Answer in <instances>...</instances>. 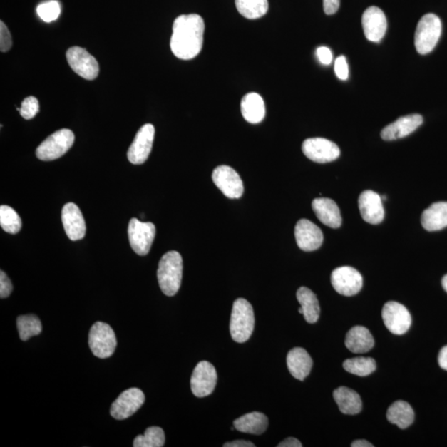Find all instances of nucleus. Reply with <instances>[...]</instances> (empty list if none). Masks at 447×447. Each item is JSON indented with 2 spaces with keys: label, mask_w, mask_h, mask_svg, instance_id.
I'll list each match as a JSON object with an SVG mask.
<instances>
[{
  "label": "nucleus",
  "mask_w": 447,
  "mask_h": 447,
  "mask_svg": "<svg viewBox=\"0 0 447 447\" xmlns=\"http://www.w3.org/2000/svg\"><path fill=\"white\" fill-rule=\"evenodd\" d=\"M438 364L441 369L447 371V346L441 349L438 356Z\"/></svg>",
  "instance_id": "obj_43"
},
{
  "label": "nucleus",
  "mask_w": 447,
  "mask_h": 447,
  "mask_svg": "<svg viewBox=\"0 0 447 447\" xmlns=\"http://www.w3.org/2000/svg\"><path fill=\"white\" fill-rule=\"evenodd\" d=\"M302 152L310 160L318 163L335 161L340 156V148L323 138H308L302 143Z\"/></svg>",
  "instance_id": "obj_8"
},
{
  "label": "nucleus",
  "mask_w": 447,
  "mask_h": 447,
  "mask_svg": "<svg viewBox=\"0 0 447 447\" xmlns=\"http://www.w3.org/2000/svg\"><path fill=\"white\" fill-rule=\"evenodd\" d=\"M298 311H299L300 314H302L303 311H302V307H300L299 310H298Z\"/></svg>",
  "instance_id": "obj_47"
},
{
  "label": "nucleus",
  "mask_w": 447,
  "mask_h": 447,
  "mask_svg": "<svg viewBox=\"0 0 447 447\" xmlns=\"http://www.w3.org/2000/svg\"><path fill=\"white\" fill-rule=\"evenodd\" d=\"M68 64L76 74L86 80H94L99 75V64L86 49L73 47L66 51Z\"/></svg>",
  "instance_id": "obj_12"
},
{
  "label": "nucleus",
  "mask_w": 447,
  "mask_h": 447,
  "mask_svg": "<svg viewBox=\"0 0 447 447\" xmlns=\"http://www.w3.org/2000/svg\"><path fill=\"white\" fill-rule=\"evenodd\" d=\"M441 284H443L444 290L447 292V274L443 277Z\"/></svg>",
  "instance_id": "obj_46"
},
{
  "label": "nucleus",
  "mask_w": 447,
  "mask_h": 447,
  "mask_svg": "<svg viewBox=\"0 0 447 447\" xmlns=\"http://www.w3.org/2000/svg\"><path fill=\"white\" fill-rule=\"evenodd\" d=\"M19 337L22 341H28L31 337L38 336L43 330L42 322L34 315L20 316L17 319Z\"/></svg>",
  "instance_id": "obj_32"
},
{
  "label": "nucleus",
  "mask_w": 447,
  "mask_h": 447,
  "mask_svg": "<svg viewBox=\"0 0 447 447\" xmlns=\"http://www.w3.org/2000/svg\"><path fill=\"white\" fill-rule=\"evenodd\" d=\"M74 140L73 132L68 128H63L46 138L36 150V154L40 160H55L63 156L73 147Z\"/></svg>",
  "instance_id": "obj_5"
},
{
  "label": "nucleus",
  "mask_w": 447,
  "mask_h": 447,
  "mask_svg": "<svg viewBox=\"0 0 447 447\" xmlns=\"http://www.w3.org/2000/svg\"><path fill=\"white\" fill-rule=\"evenodd\" d=\"M183 258L177 251H169L162 257L158 269L159 286L164 294H178L183 279Z\"/></svg>",
  "instance_id": "obj_2"
},
{
  "label": "nucleus",
  "mask_w": 447,
  "mask_h": 447,
  "mask_svg": "<svg viewBox=\"0 0 447 447\" xmlns=\"http://www.w3.org/2000/svg\"><path fill=\"white\" fill-rule=\"evenodd\" d=\"M423 118L420 115H410L399 118L392 124L385 127L381 132V138L385 141L399 140L413 133L423 125Z\"/></svg>",
  "instance_id": "obj_20"
},
{
  "label": "nucleus",
  "mask_w": 447,
  "mask_h": 447,
  "mask_svg": "<svg viewBox=\"0 0 447 447\" xmlns=\"http://www.w3.org/2000/svg\"><path fill=\"white\" fill-rule=\"evenodd\" d=\"M217 383V369L208 361L200 362L194 369L191 388L195 396L204 398L214 391Z\"/></svg>",
  "instance_id": "obj_10"
},
{
  "label": "nucleus",
  "mask_w": 447,
  "mask_h": 447,
  "mask_svg": "<svg viewBox=\"0 0 447 447\" xmlns=\"http://www.w3.org/2000/svg\"><path fill=\"white\" fill-rule=\"evenodd\" d=\"M241 114L250 124H259L265 117V105L263 98L255 92L243 97L240 104Z\"/></svg>",
  "instance_id": "obj_24"
},
{
  "label": "nucleus",
  "mask_w": 447,
  "mask_h": 447,
  "mask_svg": "<svg viewBox=\"0 0 447 447\" xmlns=\"http://www.w3.org/2000/svg\"><path fill=\"white\" fill-rule=\"evenodd\" d=\"M374 346V337L366 327H354L347 333L346 346L354 354L367 353Z\"/></svg>",
  "instance_id": "obj_23"
},
{
  "label": "nucleus",
  "mask_w": 447,
  "mask_h": 447,
  "mask_svg": "<svg viewBox=\"0 0 447 447\" xmlns=\"http://www.w3.org/2000/svg\"><path fill=\"white\" fill-rule=\"evenodd\" d=\"M12 47V38L7 26L1 21L0 23V50L2 53L8 51Z\"/></svg>",
  "instance_id": "obj_37"
},
{
  "label": "nucleus",
  "mask_w": 447,
  "mask_h": 447,
  "mask_svg": "<svg viewBox=\"0 0 447 447\" xmlns=\"http://www.w3.org/2000/svg\"><path fill=\"white\" fill-rule=\"evenodd\" d=\"M313 212L324 225L333 229L340 227L342 218L337 204L329 198H317L312 202Z\"/></svg>",
  "instance_id": "obj_21"
},
{
  "label": "nucleus",
  "mask_w": 447,
  "mask_h": 447,
  "mask_svg": "<svg viewBox=\"0 0 447 447\" xmlns=\"http://www.w3.org/2000/svg\"><path fill=\"white\" fill-rule=\"evenodd\" d=\"M145 395L140 389H127L113 403L111 414L117 420L126 419L135 414L145 404Z\"/></svg>",
  "instance_id": "obj_13"
},
{
  "label": "nucleus",
  "mask_w": 447,
  "mask_h": 447,
  "mask_svg": "<svg viewBox=\"0 0 447 447\" xmlns=\"http://www.w3.org/2000/svg\"><path fill=\"white\" fill-rule=\"evenodd\" d=\"M255 314L250 303L239 298L234 302L230 323L231 337L237 343L249 340L255 328Z\"/></svg>",
  "instance_id": "obj_3"
},
{
  "label": "nucleus",
  "mask_w": 447,
  "mask_h": 447,
  "mask_svg": "<svg viewBox=\"0 0 447 447\" xmlns=\"http://www.w3.org/2000/svg\"><path fill=\"white\" fill-rule=\"evenodd\" d=\"M0 225L7 233L15 235L22 228V220L19 214L8 205L0 207Z\"/></svg>",
  "instance_id": "obj_34"
},
{
  "label": "nucleus",
  "mask_w": 447,
  "mask_h": 447,
  "mask_svg": "<svg viewBox=\"0 0 447 447\" xmlns=\"http://www.w3.org/2000/svg\"><path fill=\"white\" fill-rule=\"evenodd\" d=\"M235 6L243 17L257 19L264 16L269 10L268 0H235Z\"/></svg>",
  "instance_id": "obj_30"
},
{
  "label": "nucleus",
  "mask_w": 447,
  "mask_h": 447,
  "mask_svg": "<svg viewBox=\"0 0 447 447\" xmlns=\"http://www.w3.org/2000/svg\"><path fill=\"white\" fill-rule=\"evenodd\" d=\"M413 409L405 401L394 403L388 409L387 418L390 423L397 425L400 429L408 428L413 423Z\"/></svg>",
  "instance_id": "obj_29"
},
{
  "label": "nucleus",
  "mask_w": 447,
  "mask_h": 447,
  "mask_svg": "<svg viewBox=\"0 0 447 447\" xmlns=\"http://www.w3.org/2000/svg\"><path fill=\"white\" fill-rule=\"evenodd\" d=\"M312 364L310 354L304 349L296 347L287 354V368L292 376L301 381L309 375Z\"/></svg>",
  "instance_id": "obj_22"
},
{
  "label": "nucleus",
  "mask_w": 447,
  "mask_h": 447,
  "mask_svg": "<svg viewBox=\"0 0 447 447\" xmlns=\"http://www.w3.org/2000/svg\"><path fill=\"white\" fill-rule=\"evenodd\" d=\"M297 301L302 308V315L308 323H316L320 317V306L317 297L309 289L302 287L297 292Z\"/></svg>",
  "instance_id": "obj_28"
},
{
  "label": "nucleus",
  "mask_w": 447,
  "mask_h": 447,
  "mask_svg": "<svg viewBox=\"0 0 447 447\" xmlns=\"http://www.w3.org/2000/svg\"><path fill=\"white\" fill-rule=\"evenodd\" d=\"M268 426V418L265 414L260 412L245 414L234 422V428L240 433L254 435L263 434Z\"/></svg>",
  "instance_id": "obj_26"
},
{
  "label": "nucleus",
  "mask_w": 447,
  "mask_h": 447,
  "mask_svg": "<svg viewBox=\"0 0 447 447\" xmlns=\"http://www.w3.org/2000/svg\"><path fill=\"white\" fill-rule=\"evenodd\" d=\"M13 291V285L11 281L4 271L0 272V297L6 298Z\"/></svg>",
  "instance_id": "obj_39"
},
{
  "label": "nucleus",
  "mask_w": 447,
  "mask_h": 447,
  "mask_svg": "<svg viewBox=\"0 0 447 447\" xmlns=\"http://www.w3.org/2000/svg\"><path fill=\"white\" fill-rule=\"evenodd\" d=\"M155 135V128L151 124H147L140 128L128 148V159L133 164H143L147 160L150 154Z\"/></svg>",
  "instance_id": "obj_15"
},
{
  "label": "nucleus",
  "mask_w": 447,
  "mask_h": 447,
  "mask_svg": "<svg viewBox=\"0 0 447 447\" xmlns=\"http://www.w3.org/2000/svg\"><path fill=\"white\" fill-rule=\"evenodd\" d=\"M384 325L394 335H403L409 330L412 317L407 308L396 302L385 303L382 311Z\"/></svg>",
  "instance_id": "obj_11"
},
{
  "label": "nucleus",
  "mask_w": 447,
  "mask_h": 447,
  "mask_svg": "<svg viewBox=\"0 0 447 447\" xmlns=\"http://www.w3.org/2000/svg\"><path fill=\"white\" fill-rule=\"evenodd\" d=\"M317 56L318 60L323 65H330L332 61L333 56L332 51L327 47H320L317 49Z\"/></svg>",
  "instance_id": "obj_40"
},
{
  "label": "nucleus",
  "mask_w": 447,
  "mask_h": 447,
  "mask_svg": "<svg viewBox=\"0 0 447 447\" xmlns=\"http://www.w3.org/2000/svg\"><path fill=\"white\" fill-rule=\"evenodd\" d=\"M339 409L344 414L356 415L362 410L361 396L353 389L346 387H340L333 393Z\"/></svg>",
  "instance_id": "obj_27"
},
{
  "label": "nucleus",
  "mask_w": 447,
  "mask_h": 447,
  "mask_svg": "<svg viewBox=\"0 0 447 447\" xmlns=\"http://www.w3.org/2000/svg\"><path fill=\"white\" fill-rule=\"evenodd\" d=\"M341 0H323L324 12L327 15H332L340 8Z\"/></svg>",
  "instance_id": "obj_41"
},
{
  "label": "nucleus",
  "mask_w": 447,
  "mask_h": 447,
  "mask_svg": "<svg viewBox=\"0 0 447 447\" xmlns=\"http://www.w3.org/2000/svg\"><path fill=\"white\" fill-rule=\"evenodd\" d=\"M335 73L339 79L346 81L349 76V68L345 56H341L336 60Z\"/></svg>",
  "instance_id": "obj_38"
},
{
  "label": "nucleus",
  "mask_w": 447,
  "mask_h": 447,
  "mask_svg": "<svg viewBox=\"0 0 447 447\" xmlns=\"http://www.w3.org/2000/svg\"><path fill=\"white\" fill-rule=\"evenodd\" d=\"M295 238L298 247L307 252L319 249L324 239L321 229L306 219H302L297 223Z\"/></svg>",
  "instance_id": "obj_17"
},
{
  "label": "nucleus",
  "mask_w": 447,
  "mask_h": 447,
  "mask_svg": "<svg viewBox=\"0 0 447 447\" xmlns=\"http://www.w3.org/2000/svg\"><path fill=\"white\" fill-rule=\"evenodd\" d=\"M128 233L133 250L140 256L148 255L155 238V225L133 218L128 224Z\"/></svg>",
  "instance_id": "obj_7"
},
{
  "label": "nucleus",
  "mask_w": 447,
  "mask_h": 447,
  "mask_svg": "<svg viewBox=\"0 0 447 447\" xmlns=\"http://www.w3.org/2000/svg\"><path fill=\"white\" fill-rule=\"evenodd\" d=\"M441 29V19L434 14H426L420 19L415 33V47L419 54H428L435 48Z\"/></svg>",
  "instance_id": "obj_4"
},
{
  "label": "nucleus",
  "mask_w": 447,
  "mask_h": 447,
  "mask_svg": "<svg viewBox=\"0 0 447 447\" xmlns=\"http://www.w3.org/2000/svg\"><path fill=\"white\" fill-rule=\"evenodd\" d=\"M352 447H373L374 446L366 440H357L351 444Z\"/></svg>",
  "instance_id": "obj_45"
},
{
  "label": "nucleus",
  "mask_w": 447,
  "mask_h": 447,
  "mask_svg": "<svg viewBox=\"0 0 447 447\" xmlns=\"http://www.w3.org/2000/svg\"><path fill=\"white\" fill-rule=\"evenodd\" d=\"M225 447H255V445L254 443H250V441H245V440H237L234 441H230V443H226L224 445Z\"/></svg>",
  "instance_id": "obj_42"
},
{
  "label": "nucleus",
  "mask_w": 447,
  "mask_h": 447,
  "mask_svg": "<svg viewBox=\"0 0 447 447\" xmlns=\"http://www.w3.org/2000/svg\"><path fill=\"white\" fill-rule=\"evenodd\" d=\"M279 447H302V444L299 440L294 438H289L282 441L281 443L277 445Z\"/></svg>",
  "instance_id": "obj_44"
},
{
  "label": "nucleus",
  "mask_w": 447,
  "mask_h": 447,
  "mask_svg": "<svg viewBox=\"0 0 447 447\" xmlns=\"http://www.w3.org/2000/svg\"><path fill=\"white\" fill-rule=\"evenodd\" d=\"M205 23L198 14L180 15L173 23L170 47L178 58L191 60L199 55L204 42Z\"/></svg>",
  "instance_id": "obj_1"
},
{
  "label": "nucleus",
  "mask_w": 447,
  "mask_h": 447,
  "mask_svg": "<svg viewBox=\"0 0 447 447\" xmlns=\"http://www.w3.org/2000/svg\"><path fill=\"white\" fill-rule=\"evenodd\" d=\"M89 346L97 358H110L117 346L114 330L106 323L96 322L90 330Z\"/></svg>",
  "instance_id": "obj_6"
},
{
  "label": "nucleus",
  "mask_w": 447,
  "mask_h": 447,
  "mask_svg": "<svg viewBox=\"0 0 447 447\" xmlns=\"http://www.w3.org/2000/svg\"><path fill=\"white\" fill-rule=\"evenodd\" d=\"M343 368L349 373L364 377L375 371L376 362L371 357L348 359L344 361Z\"/></svg>",
  "instance_id": "obj_31"
},
{
  "label": "nucleus",
  "mask_w": 447,
  "mask_h": 447,
  "mask_svg": "<svg viewBox=\"0 0 447 447\" xmlns=\"http://www.w3.org/2000/svg\"><path fill=\"white\" fill-rule=\"evenodd\" d=\"M421 222L428 231H438L447 227V202H436L426 209Z\"/></svg>",
  "instance_id": "obj_25"
},
{
  "label": "nucleus",
  "mask_w": 447,
  "mask_h": 447,
  "mask_svg": "<svg viewBox=\"0 0 447 447\" xmlns=\"http://www.w3.org/2000/svg\"><path fill=\"white\" fill-rule=\"evenodd\" d=\"M359 208L361 217L372 225L381 223L384 218V209L381 197L376 192L367 190L359 197Z\"/></svg>",
  "instance_id": "obj_18"
},
{
  "label": "nucleus",
  "mask_w": 447,
  "mask_h": 447,
  "mask_svg": "<svg viewBox=\"0 0 447 447\" xmlns=\"http://www.w3.org/2000/svg\"><path fill=\"white\" fill-rule=\"evenodd\" d=\"M213 182L226 197L238 199L244 193V185L240 175L229 166H219L212 173Z\"/></svg>",
  "instance_id": "obj_14"
},
{
  "label": "nucleus",
  "mask_w": 447,
  "mask_h": 447,
  "mask_svg": "<svg viewBox=\"0 0 447 447\" xmlns=\"http://www.w3.org/2000/svg\"><path fill=\"white\" fill-rule=\"evenodd\" d=\"M332 284L338 294L351 297L358 294L363 287V277L352 267L344 266L332 272Z\"/></svg>",
  "instance_id": "obj_9"
},
{
  "label": "nucleus",
  "mask_w": 447,
  "mask_h": 447,
  "mask_svg": "<svg viewBox=\"0 0 447 447\" xmlns=\"http://www.w3.org/2000/svg\"><path fill=\"white\" fill-rule=\"evenodd\" d=\"M18 110L24 119L32 120L39 111L38 101L34 96H29L24 100L21 108Z\"/></svg>",
  "instance_id": "obj_36"
},
{
  "label": "nucleus",
  "mask_w": 447,
  "mask_h": 447,
  "mask_svg": "<svg viewBox=\"0 0 447 447\" xmlns=\"http://www.w3.org/2000/svg\"><path fill=\"white\" fill-rule=\"evenodd\" d=\"M66 235L71 240H80L84 238L86 226L83 215L78 207L74 203H68L64 205L61 212Z\"/></svg>",
  "instance_id": "obj_19"
},
{
  "label": "nucleus",
  "mask_w": 447,
  "mask_h": 447,
  "mask_svg": "<svg viewBox=\"0 0 447 447\" xmlns=\"http://www.w3.org/2000/svg\"><path fill=\"white\" fill-rule=\"evenodd\" d=\"M362 26L366 38L373 43H379L387 30V19L378 7L368 8L363 14Z\"/></svg>",
  "instance_id": "obj_16"
},
{
  "label": "nucleus",
  "mask_w": 447,
  "mask_h": 447,
  "mask_svg": "<svg viewBox=\"0 0 447 447\" xmlns=\"http://www.w3.org/2000/svg\"><path fill=\"white\" fill-rule=\"evenodd\" d=\"M164 443H165V434L158 426L148 428L145 435L138 436L133 441L135 447H162Z\"/></svg>",
  "instance_id": "obj_33"
},
{
  "label": "nucleus",
  "mask_w": 447,
  "mask_h": 447,
  "mask_svg": "<svg viewBox=\"0 0 447 447\" xmlns=\"http://www.w3.org/2000/svg\"><path fill=\"white\" fill-rule=\"evenodd\" d=\"M38 16L46 23H51L58 19L61 14L60 4L56 0L41 4L37 8Z\"/></svg>",
  "instance_id": "obj_35"
}]
</instances>
